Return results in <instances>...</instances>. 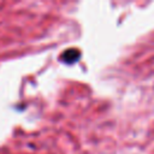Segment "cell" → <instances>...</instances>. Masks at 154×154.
I'll return each instance as SVG.
<instances>
[{
	"instance_id": "cell-1",
	"label": "cell",
	"mask_w": 154,
	"mask_h": 154,
	"mask_svg": "<svg viewBox=\"0 0 154 154\" xmlns=\"http://www.w3.org/2000/svg\"><path fill=\"white\" fill-rule=\"evenodd\" d=\"M79 57H81V52L78 49L70 48V49H66L65 52H63V54L60 55V59L65 64H73L79 59Z\"/></svg>"
}]
</instances>
